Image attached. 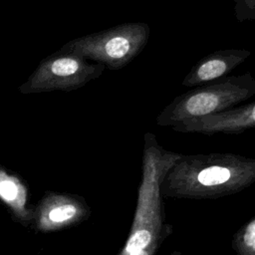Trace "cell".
Segmentation results:
<instances>
[{
  "label": "cell",
  "mask_w": 255,
  "mask_h": 255,
  "mask_svg": "<svg viewBox=\"0 0 255 255\" xmlns=\"http://www.w3.org/2000/svg\"><path fill=\"white\" fill-rule=\"evenodd\" d=\"M0 1H1V0H0Z\"/></svg>",
  "instance_id": "cell-13"
},
{
  "label": "cell",
  "mask_w": 255,
  "mask_h": 255,
  "mask_svg": "<svg viewBox=\"0 0 255 255\" xmlns=\"http://www.w3.org/2000/svg\"><path fill=\"white\" fill-rule=\"evenodd\" d=\"M90 213L88 204L79 196L46 192L35 206L33 227L39 232H54L79 224Z\"/></svg>",
  "instance_id": "cell-6"
},
{
  "label": "cell",
  "mask_w": 255,
  "mask_h": 255,
  "mask_svg": "<svg viewBox=\"0 0 255 255\" xmlns=\"http://www.w3.org/2000/svg\"><path fill=\"white\" fill-rule=\"evenodd\" d=\"M171 128L178 132H196L206 135L242 133L255 128V102L213 115L186 120Z\"/></svg>",
  "instance_id": "cell-7"
},
{
  "label": "cell",
  "mask_w": 255,
  "mask_h": 255,
  "mask_svg": "<svg viewBox=\"0 0 255 255\" xmlns=\"http://www.w3.org/2000/svg\"><path fill=\"white\" fill-rule=\"evenodd\" d=\"M169 255H183L180 251H177V250H175V251H173V252H171Z\"/></svg>",
  "instance_id": "cell-12"
},
{
  "label": "cell",
  "mask_w": 255,
  "mask_h": 255,
  "mask_svg": "<svg viewBox=\"0 0 255 255\" xmlns=\"http://www.w3.org/2000/svg\"><path fill=\"white\" fill-rule=\"evenodd\" d=\"M251 56L246 49H222L200 59L183 78L186 88L198 87L225 77Z\"/></svg>",
  "instance_id": "cell-8"
},
{
  "label": "cell",
  "mask_w": 255,
  "mask_h": 255,
  "mask_svg": "<svg viewBox=\"0 0 255 255\" xmlns=\"http://www.w3.org/2000/svg\"><path fill=\"white\" fill-rule=\"evenodd\" d=\"M255 95V78L247 72L225 76L175 97L156 117L159 127H174L190 119L220 113Z\"/></svg>",
  "instance_id": "cell-3"
},
{
  "label": "cell",
  "mask_w": 255,
  "mask_h": 255,
  "mask_svg": "<svg viewBox=\"0 0 255 255\" xmlns=\"http://www.w3.org/2000/svg\"><path fill=\"white\" fill-rule=\"evenodd\" d=\"M234 13L238 22L255 20V0H233Z\"/></svg>",
  "instance_id": "cell-11"
},
{
  "label": "cell",
  "mask_w": 255,
  "mask_h": 255,
  "mask_svg": "<svg viewBox=\"0 0 255 255\" xmlns=\"http://www.w3.org/2000/svg\"><path fill=\"white\" fill-rule=\"evenodd\" d=\"M105 68V65L89 63L79 55L58 51L42 60L18 90L23 95L74 91L99 78Z\"/></svg>",
  "instance_id": "cell-5"
},
{
  "label": "cell",
  "mask_w": 255,
  "mask_h": 255,
  "mask_svg": "<svg viewBox=\"0 0 255 255\" xmlns=\"http://www.w3.org/2000/svg\"><path fill=\"white\" fill-rule=\"evenodd\" d=\"M180 156L181 153L159 145L154 134H144L136 207L128 237L119 255H155L163 241L172 233V225L164 222L160 188L166 173Z\"/></svg>",
  "instance_id": "cell-2"
},
{
  "label": "cell",
  "mask_w": 255,
  "mask_h": 255,
  "mask_svg": "<svg viewBox=\"0 0 255 255\" xmlns=\"http://www.w3.org/2000/svg\"><path fill=\"white\" fill-rule=\"evenodd\" d=\"M149 35L146 23H124L70 40L59 51L79 55L115 71L126 67L143 50Z\"/></svg>",
  "instance_id": "cell-4"
},
{
  "label": "cell",
  "mask_w": 255,
  "mask_h": 255,
  "mask_svg": "<svg viewBox=\"0 0 255 255\" xmlns=\"http://www.w3.org/2000/svg\"><path fill=\"white\" fill-rule=\"evenodd\" d=\"M231 248L235 255H255V217L234 233Z\"/></svg>",
  "instance_id": "cell-10"
},
{
  "label": "cell",
  "mask_w": 255,
  "mask_h": 255,
  "mask_svg": "<svg viewBox=\"0 0 255 255\" xmlns=\"http://www.w3.org/2000/svg\"><path fill=\"white\" fill-rule=\"evenodd\" d=\"M0 200L18 222L24 226H33L35 207L29 204L28 187L20 177L3 167H0Z\"/></svg>",
  "instance_id": "cell-9"
},
{
  "label": "cell",
  "mask_w": 255,
  "mask_h": 255,
  "mask_svg": "<svg viewBox=\"0 0 255 255\" xmlns=\"http://www.w3.org/2000/svg\"><path fill=\"white\" fill-rule=\"evenodd\" d=\"M255 183V158L229 152L181 154L161 183L163 197L216 199Z\"/></svg>",
  "instance_id": "cell-1"
}]
</instances>
